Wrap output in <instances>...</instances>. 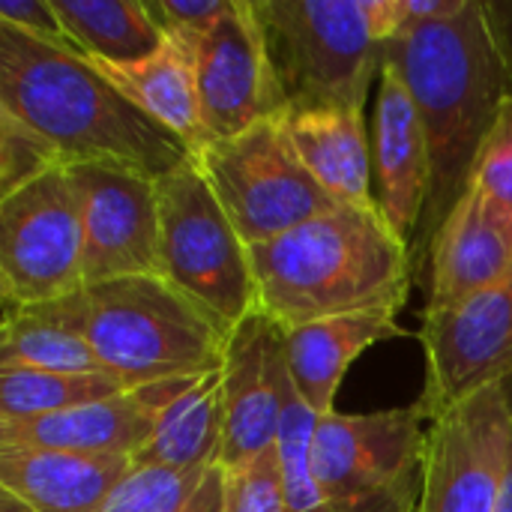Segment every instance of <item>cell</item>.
I'll list each match as a JSON object with an SVG mask.
<instances>
[{"instance_id": "obj_24", "label": "cell", "mask_w": 512, "mask_h": 512, "mask_svg": "<svg viewBox=\"0 0 512 512\" xmlns=\"http://www.w3.org/2000/svg\"><path fill=\"white\" fill-rule=\"evenodd\" d=\"M72 42L84 57L135 63L165 42L144 0H51Z\"/></svg>"}, {"instance_id": "obj_30", "label": "cell", "mask_w": 512, "mask_h": 512, "mask_svg": "<svg viewBox=\"0 0 512 512\" xmlns=\"http://www.w3.org/2000/svg\"><path fill=\"white\" fill-rule=\"evenodd\" d=\"M165 39L198 54L210 30L231 12L234 0H144Z\"/></svg>"}, {"instance_id": "obj_25", "label": "cell", "mask_w": 512, "mask_h": 512, "mask_svg": "<svg viewBox=\"0 0 512 512\" xmlns=\"http://www.w3.org/2000/svg\"><path fill=\"white\" fill-rule=\"evenodd\" d=\"M315 423H318V417L297 396L291 375H288L285 396H282V426H279V441H276L288 512H417L420 492L387 495V498H375L366 504H333L321 492V486L312 474Z\"/></svg>"}, {"instance_id": "obj_31", "label": "cell", "mask_w": 512, "mask_h": 512, "mask_svg": "<svg viewBox=\"0 0 512 512\" xmlns=\"http://www.w3.org/2000/svg\"><path fill=\"white\" fill-rule=\"evenodd\" d=\"M471 186L486 189L489 195H495L498 201L512 207V87L495 120V129L480 153Z\"/></svg>"}, {"instance_id": "obj_4", "label": "cell", "mask_w": 512, "mask_h": 512, "mask_svg": "<svg viewBox=\"0 0 512 512\" xmlns=\"http://www.w3.org/2000/svg\"><path fill=\"white\" fill-rule=\"evenodd\" d=\"M84 294L90 348L126 390L222 369L234 327L168 276L111 279Z\"/></svg>"}, {"instance_id": "obj_15", "label": "cell", "mask_w": 512, "mask_h": 512, "mask_svg": "<svg viewBox=\"0 0 512 512\" xmlns=\"http://www.w3.org/2000/svg\"><path fill=\"white\" fill-rule=\"evenodd\" d=\"M186 381L126 390L120 396L33 420H0V450H63L138 459L153 438L162 405Z\"/></svg>"}, {"instance_id": "obj_5", "label": "cell", "mask_w": 512, "mask_h": 512, "mask_svg": "<svg viewBox=\"0 0 512 512\" xmlns=\"http://www.w3.org/2000/svg\"><path fill=\"white\" fill-rule=\"evenodd\" d=\"M288 111L357 108L381 72L363 0H255Z\"/></svg>"}, {"instance_id": "obj_11", "label": "cell", "mask_w": 512, "mask_h": 512, "mask_svg": "<svg viewBox=\"0 0 512 512\" xmlns=\"http://www.w3.org/2000/svg\"><path fill=\"white\" fill-rule=\"evenodd\" d=\"M426 384L417 399L429 423L462 399L512 378V270L447 312H423Z\"/></svg>"}, {"instance_id": "obj_21", "label": "cell", "mask_w": 512, "mask_h": 512, "mask_svg": "<svg viewBox=\"0 0 512 512\" xmlns=\"http://www.w3.org/2000/svg\"><path fill=\"white\" fill-rule=\"evenodd\" d=\"M81 60L93 72H99L141 114H147L165 132H171L189 153L204 144L195 51L165 39L156 54L135 63H108L96 57Z\"/></svg>"}, {"instance_id": "obj_22", "label": "cell", "mask_w": 512, "mask_h": 512, "mask_svg": "<svg viewBox=\"0 0 512 512\" xmlns=\"http://www.w3.org/2000/svg\"><path fill=\"white\" fill-rule=\"evenodd\" d=\"M0 369L87 375L102 372L87 339V294L3 309Z\"/></svg>"}, {"instance_id": "obj_1", "label": "cell", "mask_w": 512, "mask_h": 512, "mask_svg": "<svg viewBox=\"0 0 512 512\" xmlns=\"http://www.w3.org/2000/svg\"><path fill=\"white\" fill-rule=\"evenodd\" d=\"M381 63L405 78L429 144V195L411 243L414 279L423 282L435 234L474 183L480 153L512 87L486 0L456 18L414 27L381 45Z\"/></svg>"}, {"instance_id": "obj_2", "label": "cell", "mask_w": 512, "mask_h": 512, "mask_svg": "<svg viewBox=\"0 0 512 512\" xmlns=\"http://www.w3.org/2000/svg\"><path fill=\"white\" fill-rule=\"evenodd\" d=\"M249 261L258 306L282 330L342 315H399L417 285L411 249L387 225L381 207L336 204L249 246Z\"/></svg>"}, {"instance_id": "obj_16", "label": "cell", "mask_w": 512, "mask_h": 512, "mask_svg": "<svg viewBox=\"0 0 512 512\" xmlns=\"http://www.w3.org/2000/svg\"><path fill=\"white\" fill-rule=\"evenodd\" d=\"M512 270V207L471 186L435 234L423 312H447Z\"/></svg>"}, {"instance_id": "obj_7", "label": "cell", "mask_w": 512, "mask_h": 512, "mask_svg": "<svg viewBox=\"0 0 512 512\" xmlns=\"http://www.w3.org/2000/svg\"><path fill=\"white\" fill-rule=\"evenodd\" d=\"M192 162L246 246L267 243L336 207L300 162L282 117L237 138L201 144Z\"/></svg>"}, {"instance_id": "obj_3", "label": "cell", "mask_w": 512, "mask_h": 512, "mask_svg": "<svg viewBox=\"0 0 512 512\" xmlns=\"http://www.w3.org/2000/svg\"><path fill=\"white\" fill-rule=\"evenodd\" d=\"M0 111L42 132L69 165L99 162L159 180L192 153L81 57L0 24Z\"/></svg>"}, {"instance_id": "obj_27", "label": "cell", "mask_w": 512, "mask_h": 512, "mask_svg": "<svg viewBox=\"0 0 512 512\" xmlns=\"http://www.w3.org/2000/svg\"><path fill=\"white\" fill-rule=\"evenodd\" d=\"M126 393L108 372H39V369H0V420H33L102 402Z\"/></svg>"}, {"instance_id": "obj_20", "label": "cell", "mask_w": 512, "mask_h": 512, "mask_svg": "<svg viewBox=\"0 0 512 512\" xmlns=\"http://www.w3.org/2000/svg\"><path fill=\"white\" fill-rule=\"evenodd\" d=\"M135 462L63 450H0V486L36 512H99Z\"/></svg>"}, {"instance_id": "obj_19", "label": "cell", "mask_w": 512, "mask_h": 512, "mask_svg": "<svg viewBox=\"0 0 512 512\" xmlns=\"http://www.w3.org/2000/svg\"><path fill=\"white\" fill-rule=\"evenodd\" d=\"M282 126L321 189L348 207H378L372 195V135L357 108L285 111Z\"/></svg>"}, {"instance_id": "obj_32", "label": "cell", "mask_w": 512, "mask_h": 512, "mask_svg": "<svg viewBox=\"0 0 512 512\" xmlns=\"http://www.w3.org/2000/svg\"><path fill=\"white\" fill-rule=\"evenodd\" d=\"M0 24L36 39L42 45H51L57 51L84 57V51L66 33L51 0H0Z\"/></svg>"}, {"instance_id": "obj_18", "label": "cell", "mask_w": 512, "mask_h": 512, "mask_svg": "<svg viewBox=\"0 0 512 512\" xmlns=\"http://www.w3.org/2000/svg\"><path fill=\"white\" fill-rule=\"evenodd\" d=\"M408 336L393 312L324 318L285 330V363L297 396L315 417L336 411L339 387L351 363L372 345Z\"/></svg>"}, {"instance_id": "obj_29", "label": "cell", "mask_w": 512, "mask_h": 512, "mask_svg": "<svg viewBox=\"0 0 512 512\" xmlns=\"http://www.w3.org/2000/svg\"><path fill=\"white\" fill-rule=\"evenodd\" d=\"M222 501L225 512H288L279 450L222 468Z\"/></svg>"}, {"instance_id": "obj_9", "label": "cell", "mask_w": 512, "mask_h": 512, "mask_svg": "<svg viewBox=\"0 0 512 512\" xmlns=\"http://www.w3.org/2000/svg\"><path fill=\"white\" fill-rule=\"evenodd\" d=\"M429 417L411 408L327 414L315 423L312 474L333 504H366L423 489Z\"/></svg>"}, {"instance_id": "obj_17", "label": "cell", "mask_w": 512, "mask_h": 512, "mask_svg": "<svg viewBox=\"0 0 512 512\" xmlns=\"http://www.w3.org/2000/svg\"><path fill=\"white\" fill-rule=\"evenodd\" d=\"M372 165L378 207L396 237L411 249L429 195V144L414 96L396 66L381 63L372 120Z\"/></svg>"}, {"instance_id": "obj_8", "label": "cell", "mask_w": 512, "mask_h": 512, "mask_svg": "<svg viewBox=\"0 0 512 512\" xmlns=\"http://www.w3.org/2000/svg\"><path fill=\"white\" fill-rule=\"evenodd\" d=\"M84 291V228L69 168L0 201L3 309Z\"/></svg>"}, {"instance_id": "obj_34", "label": "cell", "mask_w": 512, "mask_h": 512, "mask_svg": "<svg viewBox=\"0 0 512 512\" xmlns=\"http://www.w3.org/2000/svg\"><path fill=\"white\" fill-rule=\"evenodd\" d=\"M0 512H36L24 498H18L15 492L0 486Z\"/></svg>"}, {"instance_id": "obj_23", "label": "cell", "mask_w": 512, "mask_h": 512, "mask_svg": "<svg viewBox=\"0 0 512 512\" xmlns=\"http://www.w3.org/2000/svg\"><path fill=\"white\" fill-rule=\"evenodd\" d=\"M225 429L222 369L189 378L159 411L156 429L135 465L207 468L216 465Z\"/></svg>"}, {"instance_id": "obj_12", "label": "cell", "mask_w": 512, "mask_h": 512, "mask_svg": "<svg viewBox=\"0 0 512 512\" xmlns=\"http://www.w3.org/2000/svg\"><path fill=\"white\" fill-rule=\"evenodd\" d=\"M204 144L237 138L288 111L255 0H234L195 54Z\"/></svg>"}, {"instance_id": "obj_28", "label": "cell", "mask_w": 512, "mask_h": 512, "mask_svg": "<svg viewBox=\"0 0 512 512\" xmlns=\"http://www.w3.org/2000/svg\"><path fill=\"white\" fill-rule=\"evenodd\" d=\"M60 168L69 159L42 132L0 111V201Z\"/></svg>"}, {"instance_id": "obj_6", "label": "cell", "mask_w": 512, "mask_h": 512, "mask_svg": "<svg viewBox=\"0 0 512 512\" xmlns=\"http://www.w3.org/2000/svg\"><path fill=\"white\" fill-rule=\"evenodd\" d=\"M156 198L162 276L231 327L261 309L249 246L192 159L156 180Z\"/></svg>"}, {"instance_id": "obj_10", "label": "cell", "mask_w": 512, "mask_h": 512, "mask_svg": "<svg viewBox=\"0 0 512 512\" xmlns=\"http://www.w3.org/2000/svg\"><path fill=\"white\" fill-rule=\"evenodd\" d=\"M512 453V378L429 423L417 512H495Z\"/></svg>"}, {"instance_id": "obj_33", "label": "cell", "mask_w": 512, "mask_h": 512, "mask_svg": "<svg viewBox=\"0 0 512 512\" xmlns=\"http://www.w3.org/2000/svg\"><path fill=\"white\" fill-rule=\"evenodd\" d=\"M468 3L471 0H399V36L423 24L456 18L468 9Z\"/></svg>"}, {"instance_id": "obj_14", "label": "cell", "mask_w": 512, "mask_h": 512, "mask_svg": "<svg viewBox=\"0 0 512 512\" xmlns=\"http://www.w3.org/2000/svg\"><path fill=\"white\" fill-rule=\"evenodd\" d=\"M285 381V330L264 309H255L234 324L222 360L225 429L219 468L249 462L276 447Z\"/></svg>"}, {"instance_id": "obj_35", "label": "cell", "mask_w": 512, "mask_h": 512, "mask_svg": "<svg viewBox=\"0 0 512 512\" xmlns=\"http://www.w3.org/2000/svg\"><path fill=\"white\" fill-rule=\"evenodd\" d=\"M495 512H512V453L507 474H504V486H501V498H498V510Z\"/></svg>"}, {"instance_id": "obj_26", "label": "cell", "mask_w": 512, "mask_h": 512, "mask_svg": "<svg viewBox=\"0 0 512 512\" xmlns=\"http://www.w3.org/2000/svg\"><path fill=\"white\" fill-rule=\"evenodd\" d=\"M99 512H225L222 468L132 465Z\"/></svg>"}, {"instance_id": "obj_13", "label": "cell", "mask_w": 512, "mask_h": 512, "mask_svg": "<svg viewBox=\"0 0 512 512\" xmlns=\"http://www.w3.org/2000/svg\"><path fill=\"white\" fill-rule=\"evenodd\" d=\"M84 228V288L162 276L156 180L117 165H69Z\"/></svg>"}]
</instances>
